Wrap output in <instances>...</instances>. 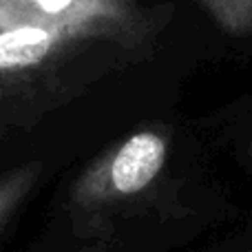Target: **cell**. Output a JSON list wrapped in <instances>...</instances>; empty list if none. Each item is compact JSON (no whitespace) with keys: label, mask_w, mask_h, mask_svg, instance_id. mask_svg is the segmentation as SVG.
<instances>
[{"label":"cell","mask_w":252,"mask_h":252,"mask_svg":"<svg viewBox=\"0 0 252 252\" xmlns=\"http://www.w3.org/2000/svg\"><path fill=\"white\" fill-rule=\"evenodd\" d=\"M168 144V133L161 128H139L80 173L66 199L78 239L109 246L115 221L142 204L161 179Z\"/></svg>","instance_id":"obj_1"},{"label":"cell","mask_w":252,"mask_h":252,"mask_svg":"<svg viewBox=\"0 0 252 252\" xmlns=\"http://www.w3.org/2000/svg\"><path fill=\"white\" fill-rule=\"evenodd\" d=\"M130 20V0H0V33L13 29L106 33Z\"/></svg>","instance_id":"obj_2"},{"label":"cell","mask_w":252,"mask_h":252,"mask_svg":"<svg viewBox=\"0 0 252 252\" xmlns=\"http://www.w3.org/2000/svg\"><path fill=\"white\" fill-rule=\"evenodd\" d=\"M89 33L75 31H42L13 29L0 33V97L7 87H16L33 69L47 64V60L62 44Z\"/></svg>","instance_id":"obj_3"},{"label":"cell","mask_w":252,"mask_h":252,"mask_svg":"<svg viewBox=\"0 0 252 252\" xmlns=\"http://www.w3.org/2000/svg\"><path fill=\"white\" fill-rule=\"evenodd\" d=\"M40 175H42L40 161H27V164L16 166L4 175H0V230L27 201V197L38 184Z\"/></svg>","instance_id":"obj_4"},{"label":"cell","mask_w":252,"mask_h":252,"mask_svg":"<svg viewBox=\"0 0 252 252\" xmlns=\"http://www.w3.org/2000/svg\"><path fill=\"white\" fill-rule=\"evenodd\" d=\"M208 13L235 35L252 31V0H199Z\"/></svg>","instance_id":"obj_5"},{"label":"cell","mask_w":252,"mask_h":252,"mask_svg":"<svg viewBox=\"0 0 252 252\" xmlns=\"http://www.w3.org/2000/svg\"><path fill=\"white\" fill-rule=\"evenodd\" d=\"M87 252H106V244H91Z\"/></svg>","instance_id":"obj_6"},{"label":"cell","mask_w":252,"mask_h":252,"mask_svg":"<svg viewBox=\"0 0 252 252\" xmlns=\"http://www.w3.org/2000/svg\"><path fill=\"white\" fill-rule=\"evenodd\" d=\"M239 252H252V250H239Z\"/></svg>","instance_id":"obj_7"}]
</instances>
